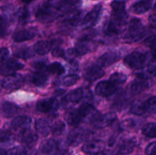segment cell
I'll list each match as a JSON object with an SVG mask.
<instances>
[{
	"instance_id": "cell-1",
	"label": "cell",
	"mask_w": 156,
	"mask_h": 155,
	"mask_svg": "<svg viewBox=\"0 0 156 155\" xmlns=\"http://www.w3.org/2000/svg\"><path fill=\"white\" fill-rule=\"evenodd\" d=\"M61 17L59 11L45 2L41 5L36 12V18L41 23H50Z\"/></svg>"
},
{
	"instance_id": "cell-2",
	"label": "cell",
	"mask_w": 156,
	"mask_h": 155,
	"mask_svg": "<svg viewBox=\"0 0 156 155\" xmlns=\"http://www.w3.org/2000/svg\"><path fill=\"white\" fill-rule=\"evenodd\" d=\"M146 34V28L142 21L138 18H133L130 21L128 28V33L126 40L130 42H136L140 40Z\"/></svg>"
},
{
	"instance_id": "cell-3",
	"label": "cell",
	"mask_w": 156,
	"mask_h": 155,
	"mask_svg": "<svg viewBox=\"0 0 156 155\" xmlns=\"http://www.w3.org/2000/svg\"><path fill=\"white\" fill-rule=\"evenodd\" d=\"M146 62V55L141 52L136 51L126 56L124 62L133 69H141Z\"/></svg>"
},
{
	"instance_id": "cell-4",
	"label": "cell",
	"mask_w": 156,
	"mask_h": 155,
	"mask_svg": "<svg viewBox=\"0 0 156 155\" xmlns=\"http://www.w3.org/2000/svg\"><path fill=\"white\" fill-rule=\"evenodd\" d=\"M126 20L113 18L105 24L104 31L108 36H117L124 30Z\"/></svg>"
},
{
	"instance_id": "cell-5",
	"label": "cell",
	"mask_w": 156,
	"mask_h": 155,
	"mask_svg": "<svg viewBox=\"0 0 156 155\" xmlns=\"http://www.w3.org/2000/svg\"><path fill=\"white\" fill-rule=\"evenodd\" d=\"M24 68V65L19 61L14 59H9L2 62L0 66V74L5 76H9L15 74V71Z\"/></svg>"
},
{
	"instance_id": "cell-6",
	"label": "cell",
	"mask_w": 156,
	"mask_h": 155,
	"mask_svg": "<svg viewBox=\"0 0 156 155\" xmlns=\"http://www.w3.org/2000/svg\"><path fill=\"white\" fill-rule=\"evenodd\" d=\"M24 78L21 74H13L6 76L2 82V87L7 90H16L24 84Z\"/></svg>"
},
{
	"instance_id": "cell-7",
	"label": "cell",
	"mask_w": 156,
	"mask_h": 155,
	"mask_svg": "<svg viewBox=\"0 0 156 155\" xmlns=\"http://www.w3.org/2000/svg\"><path fill=\"white\" fill-rule=\"evenodd\" d=\"M105 75V71L101 67L98 65H90L85 67L83 72V76L89 82L95 81Z\"/></svg>"
},
{
	"instance_id": "cell-8",
	"label": "cell",
	"mask_w": 156,
	"mask_h": 155,
	"mask_svg": "<svg viewBox=\"0 0 156 155\" xmlns=\"http://www.w3.org/2000/svg\"><path fill=\"white\" fill-rule=\"evenodd\" d=\"M59 108V102L55 98H47L39 100L37 103L36 109L44 113L55 112Z\"/></svg>"
},
{
	"instance_id": "cell-9",
	"label": "cell",
	"mask_w": 156,
	"mask_h": 155,
	"mask_svg": "<svg viewBox=\"0 0 156 155\" xmlns=\"http://www.w3.org/2000/svg\"><path fill=\"white\" fill-rule=\"evenodd\" d=\"M117 119V115L114 112H111L104 115H98L91 122L94 127L102 129L112 124Z\"/></svg>"
},
{
	"instance_id": "cell-10",
	"label": "cell",
	"mask_w": 156,
	"mask_h": 155,
	"mask_svg": "<svg viewBox=\"0 0 156 155\" xmlns=\"http://www.w3.org/2000/svg\"><path fill=\"white\" fill-rule=\"evenodd\" d=\"M117 91V87L113 84L111 81H104L96 85L95 94L101 97H110L113 95Z\"/></svg>"
},
{
	"instance_id": "cell-11",
	"label": "cell",
	"mask_w": 156,
	"mask_h": 155,
	"mask_svg": "<svg viewBox=\"0 0 156 155\" xmlns=\"http://www.w3.org/2000/svg\"><path fill=\"white\" fill-rule=\"evenodd\" d=\"M96 48V45L93 41L88 39H82L78 41L75 46V51L76 54L79 56L88 54Z\"/></svg>"
},
{
	"instance_id": "cell-12",
	"label": "cell",
	"mask_w": 156,
	"mask_h": 155,
	"mask_svg": "<svg viewBox=\"0 0 156 155\" xmlns=\"http://www.w3.org/2000/svg\"><path fill=\"white\" fill-rule=\"evenodd\" d=\"M102 7L101 5H96L92 10L90 11L85 16L82 21V24L85 27H91L96 24L101 13Z\"/></svg>"
},
{
	"instance_id": "cell-13",
	"label": "cell",
	"mask_w": 156,
	"mask_h": 155,
	"mask_svg": "<svg viewBox=\"0 0 156 155\" xmlns=\"http://www.w3.org/2000/svg\"><path fill=\"white\" fill-rule=\"evenodd\" d=\"M149 84L150 83H149V78L137 77V78L135 79L131 84L130 88H129L130 94L133 95H136V94H140L145 90L149 88Z\"/></svg>"
},
{
	"instance_id": "cell-14",
	"label": "cell",
	"mask_w": 156,
	"mask_h": 155,
	"mask_svg": "<svg viewBox=\"0 0 156 155\" xmlns=\"http://www.w3.org/2000/svg\"><path fill=\"white\" fill-rule=\"evenodd\" d=\"M113 16L118 19L126 20L127 18V13L126 12V5L122 1H113L111 3Z\"/></svg>"
},
{
	"instance_id": "cell-15",
	"label": "cell",
	"mask_w": 156,
	"mask_h": 155,
	"mask_svg": "<svg viewBox=\"0 0 156 155\" xmlns=\"http://www.w3.org/2000/svg\"><path fill=\"white\" fill-rule=\"evenodd\" d=\"M120 56L116 52H108L99 57V59H98V65L100 67L110 66L117 62Z\"/></svg>"
},
{
	"instance_id": "cell-16",
	"label": "cell",
	"mask_w": 156,
	"mask_h": 155,
	"mask_svg": "<svg viewBox=\"0 0 156 155\" xmlns=\"http://www.w3.org/2000/svg\"><path fill=\"white\" fill-rule=\"evenodd\" d=\"M153 0H140L134 3L131 7V11L136 15H142L150 10L152 7Z\"/></svg>"
},
{
	"instance_id": "cell-17",
	"label": "cell",
	"mask_w": 156,
	"mask_h": 155,
	"mask_svg": "<svg viewBox=\"0 0 156 155\" xmlns=\"http://www.w3.org/2000/svg\"><path fill=\"white\" fill-rule=\"evenodd\" d=\"M20 137H21V141L30 147H33L36 144L38 139L37 135L29 128L23 129Z\"/></svg>"
},
{
	"instance_id": "cell-18",
	"label": "cell",
	"mask_w": 156,
	"mask_h": 155,
	"mask_svg": "<svg viewBox=\"0 0 156 155\" xmlns=\"http://www.w3.org/2000/svg\"><path fill=\"white\" fill-rule=\"evenodd\" d=\"M105 144L101 141H94L84 144L82 150L88 154H98L103 150Z\"/></svg>"
},
{
	"instance_id": "cell-19",
	"label": "cell",
	"mask_w": 156,
	"mask_h": 155,
	"mask_svg": "<svg viewBox=\"0 0 156 155\" xmlns=\"http://www.w3.org/2000/svg\"><path fill=\"white\" fill-rule=\"evenodd\" d=\"M136 145V141L135 138H123L119 145V152L121 154H129L133 151Z\"/></svg>"
},
{
	"instance_id": "cell-20",
	"label": "cell",
	"mask_w": 156,
	"mask_h": 155,
	"mask_svg": "<svg viewBox=\"0 0 156 155\" xmlns=\"http://www.w3.org/2000/svg\"><path fill=\"white\" fill-rule=\"evenodd\" d=\"M40 148L44 155H53L58 150V143L53 139L44 140L41 144Z\"/></svg>"
},
{
	"instance_id": "cell-21",
	"label": "cell",
	"mask_w": 156,
	"mask_h": 155,
	"mask_svg": "<svg viewBox=\"0 0 156 155\" xmlns=\"http://www.w3.org/2000/svg\"><path fill=\"white\" fill-rule=\"evenodd\" d=\"M84 96H85V91H83L82 88H77L70 91L65 96L64 103H69V104L77 103L84 98Z\"/></svg>"
},
{
	"instance_id": "cell-22",
	"label": "cell",
	"mask_w": 156,
	"mask_h": 155,
	"mask_svg": "<svg viewBox=\"0 0 156 155\" xmlns=\"http://www.w3.org/2000/svg\"><path fill=\"white\" fill-rule=\"evenodd\" d=\"M85 138V134L80 129H75L69 133L67 137V142L69 145L76 146L80 144Z\"/></svg>"
},
{
	"instance_id": "cell-23",
	"label": "cell",
	"mask_w": 156,
	"mask_h": 155,
	"mask_svg": "<svg viewBox=\"0 0 156 155\" xmlns=\"http://www.w3.org/2000/svg\"><path fill=\"white\" fill-rule=\"evenodd\" d=\"M79 112L83 118H88L91 122L99 115L98 111L88 103H84L79 107Z\"/></svg>"
},
{
	"instance_id": "cell-24",
	"label": "cell",
	"mask_w": 156,
	"mask_h": 155,
	"mask_svg": "<svg viewBox=\"0 0 156 155\" xmlns=\"http://www.w3.org/2000/svg\"><path fill=\"white\" fill-rule=\"evenodd\" d=\"M35 129L42 136H47L51 132V126L50 122L44 119H38L35 122Z\"/></svg>"
},
{
	"instance_id": "cell-25",
	"label": "cell",
	"mask_w": 156,
	"mask_h": 155,
	"mask_svg": "<svg viewBox=\"0 0 156 155\" xmlns=\"http://www.w3.org/2000/svg\"><path fill=\"white\" fill-rule=\"evenodd\" d=\"M66 120L69 126H76L81 122L83 119L79 109H73L67 112L65 115Z\"/></svg>"
},
{
	"instance_id": "cell-26",
	"label": "cell",
	"mask_w": 156,
	"mask_h": 155,
	"mask_svg": "<svg viewBox=\"0 0 156 155\" xmlns=\"http://www.w3.org/2000/svg\"><path fill=\"white\" fill-rule=\"evenodd\" d=\"M31 122V119L30 117L25 116V115H19L17 116L12 120V126L15 129H24L28 128Z\"/></svg>"
},
{
	"instance_id": "cell-27",
	"label": "cell",
	"mask_w": 156,
	"mask_h": 155,
	"mask_svg": "<svg viewBox=\"0 0 156 155\" xmlns=\"http://www.w3.org/2000/svg\"><path fill=\"white\" fill-rule=\"evenodd\" d=\"M35 36V32L31 30H23L16 32L13 36L15 42H24L33 39Z\"/></svg>"
},
{
	"instance_id": "cell-28",
	"label": "cell",
	"mask_w": 156,
	"mask_h": 155,
	"mask_svg": "<svg viewBox=\"0 0 156 155\" xmlns=\"http://www.w3.org/2000/svg\"><path fill=\"white\" fill-rule=\"evenodd\" d=\"M52 48V43L46 40H41L38 41L35 43L34 46V50L35 53H37L38 55H46L50 52V50Z\"/></svg>"
},
{
	"instance_id": "cell-29",
	"label": "cell",
	"mask_w": 156,
	"mask_h": 155,
	"mask_svg": "<svg viewBox=\"0 0 156 155\" xmlns=\"http://www.w3.org/2000/svg\"><path fill=\"white\" fill-rule=\"evenodd\" d=\"M32 81L35 86L43 87L47 84V81H48V77L44 70H41L34 74L33 77H32Z\"/></svg>"
},
{
	"instance_id": "cell-30",
	"label": "cell",
	"mask_w": 156,
	"mask_h": 155,
	"mask_svg": "<svg viewBox=\"0 0 156 155\" xmlns=\"http://www.w3.org/2000/svg\"><path fill=\"white\" fill-rule=\"evenodd\" d=\"M18 110V107L13 103L11 102H4L2 104V112L4 116L7 118L13 116L15 114L17 113Z\"/></svg>"
},
{
	"instance_id": "cell-31",
	"label": "cell",
	"mask_w": 156,
	"mask_h": 155,
	"mask_svg": "<svg viewBox=\"0 0 156 155\" xmlns=\"http://www.w3.org/2000/svg\"><path fill=\"white\" fill-rule=\"evenodd\" d=\"M64 16H65V18H64L65 23L71 26H76L80 22L81 12L79 11L76 10L74 12L66 14Z\"/></svg>"
},
{
	"instance_id": "cell-32",
	"label": "cell",
	"mask_w": 156,
	"mask_h": 155,
	"mask_svg": "<svg viewBox=\"0 0 156 155\" xmlns=\"http://www.w3.org/2000/svg\"><path fill=\"white\" fill-rule=\"evenodd\" d=\"M130 111L135 115H140L144 114L145 112H146L145 102L141 101V100H136L131 106Z\"/></svg>"
},
{
	"instance_id": "cell-33",
	"label": "cell",
	"mask_w": 156,
	"mask_h": 155,
	"mask_svg": "<svg viewBox=\"0 0 156 155\" xmlns=\"http://www.w3.org/2000/svg\"><path fill=\"white\" fill-rule=\"evenodd\" d=\"M143 134L148 138H156V122H149L143 128Z\"/></svg>"
},
{
	"instance_id": "cell-34",
	"label": "cell",
	"mask_w": 156,
	"mask_h": 155,
	"mask_svg": "<svg viewBox=\"0 0 156 155\" xmlns=\"http://www.w3.org/2000/svg\"><path fill=\"white\" fill-rule=\"evenodd\" d=\"M127 80V76L121 72H115L110 77V81L115 86L119 84H123Z\"/></svg>"
},
{
	"instance_id": "cell-35",
	"label": "cell",
	"mask_w": 156,
	"mask_h": 155,
	"mask_svg": "<svg viewBox=\"0 0 156 155\" xmlns=\"http://www.w3.org/2000/svg\"><path fill=\"white\" fill-rule=\"evenodd\" d=\"M47 71L48 72L51 73L53 74H56V75H60L65 72V68L59 62H53L50 64L47 68Z\"/></svg>"
},
{
	"instance_id": "cell-36",
	"label": "cell",
	"mask_w": 156,
	"mask_h": 155,
	"mask_svg": "<svg viewBox=\"0 0 156 155\" xmlns=\"http://www.w3.org/2000/svg\"><path fill=\"white\" fill-rule=\"evenodd\" d=\"M66 130V125L63 122L57 121L51 127V131L54 136H59L62 135Z\"/></svg>"
},
{
	"instance_id": "cell-37",
	"label": "cell",
	"mask_w": 156,
	"mask_h": 155,
	"mask_svg": "<svg viewBox=\"0 0 156 155\" xmlns=\"http://www.w3.org/2000/svg\"><path fill=\"white\" fill-rule=\"evenodd\" d=\"M14 141V136L11 132L2 131L0 132V144L9 145Z\"/></svg>"
},
{
	"instance_id": "cell-38",
	"label": "cell",
	"mask_w": 156,
	"mask_h": 155,
	"mask_svg": "<svg viewBox=\"0 0 156 155\" xmlns=\"http://www.w3.org/2000/svg\"><path fill=\"white\" fill-rule=\"evenodd\" d=\"M17 18L19 23L25 24L29 19L28 10L26 8H21L17 12Z\"/></svg>"
},
{
	"instance_id": "cell-39",
	"label": "cell",
	"mask_w": 156,
	"mask_h": 155,
	"mask_svg": "<svg viewBox=\"0 0 156 155\" xmlns=\"http://www.w3.org/2000/svg\"><path fill=\"white\" fill-rule=\"evenodd\" d=\"M146 112H151V113H156V97H150L148 99L146 102Z\"/></svg>"
},
{
	"instance_id": "cell-40",
	"label": "cell",
	"mask_w": 156,
	"mask_h": 155,
	"mask_svg": "<svg viewBox=\"0 0 156 155\" xmlns=\"http://www.w3.org/2000/svg\"><path fill=\"white\" fill-rule=\"evenodd\" d=\"M79 79V77L77 74H69V75H67L66 77H64L62 78V84L65 85L66 87H70L72 85H74L76 82L78 81V80Z\"/></svg>"
},
{
	"instance_id": "cell-41",
	"label": "cell",
	"mask_w": 156,
	"mask_h": 155,
	"mask_svg": "<svg viewBox=\"0 0 156 155\" xmlns=\"http://www.w3.org/2000/svg\"><path fill=\"white\" fill-rule=\"evenodd\" d=\"M144 43L146 46L152 49L153 51H156V34L146 38L144 41Z\"/></svg>"
},
{
	"instance_id": "cell-42",
	"label": "cell",
	"mask_w": 156,
	"mask_h": 155,
	"mask_svg": "<svg viewBox=\"0 0 156 155\" xmlns=\"http://www.w3.org/2000/svg\"><path fill=\"white\" fill-rule=\"evenodd\" d=\"M15 55L16 56H18V57L21 58V59H27V58L31 57L33 56L30 50H28V49H21V50L16 52L15 53Z\"/></svg>"
},
{
	"instance_id": "cell-43",
	"label": "cell",
	"mask_w": 156,
	"mask_h": 155,
	"mask_svg": "<svg viewBox=\"0 0 156 155\" xmlns=\"http://www.w3.org/2000/svg\"><path fill=\"white\" fill-rule=\"evenodd\" d=\"M25 149L22 147H15L7 152V155H26Z\"/></svg>"
},
{
	"instance_id": "cell-44",
	"label": "cell",
	"mask_w": 156,
	"mask_h": 155,
	"mask_svg": "<svg viewBox=\"0 0 156 155\" xmlns=\"http://www.w3.org/2000/svg\"><path fill=\"white\" fill-rule=\"evenodd\" d=\"M146 153L147 155H156V141L150 143L146 147Z\"/></svg>"
},
{
	"instance_id": "cell-45",
	"label": "cell",
	"mask_w": 156,
	"mask_h": 155,
	"mask_svg": "<svg viewBox=\"0 0 156 155\" xmlns=\"http://www.w3.org/2000/svg\"><path fill=\"white\" fill-rule=\"evenodd\" d=\"M7 30V23L3 17L0 16V37L4 36Z\"/></svg>"
},
{
	"instance_id": "cell-46",
	"label": "cell",
	"mask_w": 156,
	"mask_h": 155,
	"mask_svg": "<svg viewBox=\"0 0 156 155\" xmlns=\"http://www.w3.org/2000/svg\"><path fill=\"white\" fill-rule=\"evenodd\" d=\"M9 50L6 47L0 48V63H2L3 62L6 60L7 57L9 56Z\"/></svg>"
},
{
	"instance_id": "cell-47",
	"label": "cell",
	"mask_w": 156,
	"mask_h": 155,
	"mask_svg": "<svg viewBox=\"0 0 156 155\" xmlns=\"http://www.w3.org/2000/svg\"><path fill=\"white\" fill-rule=\"evenodd\" d=\"M69 68L70 71L76 72V71L79 70V63L76 61L71 59V61L69 63Z\"/></svg>"
},
{
	"instance_id": "cell-48",
	"label": "cell",
	"mask_w": 156,
	"mask_h": 155,
	"mask_svg": "<svg viewBox=\"0 0 156 155\" xmlns=\"http://www.w3.org/2000/svg\"><path fill=\"white\" fill-rule=\"evenodd\" d=\"M52 53H53L52 55H53V56H54V57H63L64 55H65L63 50L61 48H59V47H56V48L53 50Z\"/></svg>"
},
{
	"instance_id": "cell-49",
	"label": "cell",
	"mask_w": 156,
	"mask_h": 155,
	"mask_svg": "<svg viewBox=\"0 0 156 155\" xmlns=\"http://www.w3.org/2000/svg\"><path fill=\"white\" fill-rule=\"evenodd\" d=\"M132 124H133V122L131 121V119H126L125 121L122 122L120 126H121L122 129H129V128L132 127Z\"/></svg>"
},
{
	"instance_id": "cell-50",
	"label": "cell",
	"mask_w": 156,
	"mask_h": 155,
	"mask_svg": "<svg viewBox=\"0 0 156 155\" xmlns=\"http://www.w3.org/2000/svg\"><path fill=\"white\" fill-rule=\"evenodd\" d=\"M149 21H150L151 25L156 28V14L151 15L150 18H149Z\"/></svg>"
},
{
	"instance_id": "cell-51",
	"label": "cell",
	"mask_w": 156,
	"mask_h": 155,
	"mask_svg": "<svg viewBox=\"0 0 156 155\" xmlns=\"http://www.w3.org/2000/svg\"><path fill=\"white\" fill-rule=\"evenodd\" d=\"M0 155H7V152L3 149L0 148Z\"/></svg>"
},
{
	"instance_id": "cell-52",
	"label": "cell",
	"mask_w": 156,
	"mask_h": 155,
	"mask_svg": "<svg viewBox=\"0 0 156 155\" xmlns=\"http://www.w3.org/2000/svg\"><path fill=\"white\" fill-rule=\"evenodd\" d=\"M59 155H71V154H70L68 151H63V152H62V153H59Z\"/></svg>"
},
{
	"instance_id": "cell-53",
	"label": "cell",
	"mask_w": 156,
	"mask_h": 155,
	"mask_svg": "<svg viewBox=\"0 0 156 155\" xmlns=\"http://www.w3.org/2000/svg\"><path fill=\"white\" fill-rule=\"evenodd\" d=\"M34 0H22V2L24 3H30L31 2H33Z\"/></svg>"
},
{
	"instance_id": "cell-54",
	"label": "cell",
	"mask_w": 156,
	"mask_h": 155,
	"mask_svg": "<svg viewBox=\"0 0 156 155\" xmlns=\"http://www.w3.org/2000/svg\"><path fill=\"white\" fill-rule=\"evenodd\" d=\"M152 56H153L154 60L156 61V51H153V54H152Z\"/></svg>"
},
{
	"instance_id": "cell-55",
	"label": "cell",
	"mask_w": 156,
	"mask_h": 155,
	"mask_svg": "<svg viewBox=\"0 0 156 155\" xmlns=\"http://www.w3.org/2000/svg\"><path fill=\"white\" fill-rule=\"evenodd\" d=\"M155 10L156 11V4H155Z\"/></svg>"
}]
</instances>
